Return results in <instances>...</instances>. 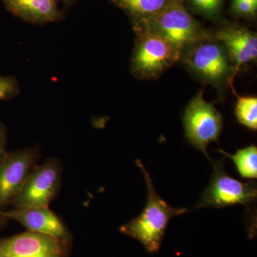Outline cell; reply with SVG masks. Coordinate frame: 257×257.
I'll return each mask as SVG.
<instances>
[{
  "instance_id": "obj_1",
  "label": "cell",
  "mask_w": 257,
  "mask_h": 257,
  "mask_svg": "<svg viewBox=\"0 0 257 257\" xmlns=\"http://www.w3.org/2000/svg\"><path fill=\"white\" fill-rule=\"evenodd\" d=\"M145 175L147 186L146 207L138 217L120 227V232L138 240L147 252H158L162 246L166 230L172 218L182 215L187 211L184 208H175L157 194L153 181L141 161L137 162Z\"/></svg>"
},
{
  "instance_id": "obj_2",
  "label": "cell",
  "mask_w": 257,
  "mask_h": 257,
  "mask_svg": "<svg viewBox=\"0 0 257 257\" xmlns=\"http://www.w3.org/2000/svg\"><path fill=\"white\" fill-rule=\"evenodd\" d=\"M179 62L198 80L220 90L236 74L227 52L212 32L184 50Z\"/></svg>"
},
{
  "instance_id": "obj_3",
  "label": "cell",
  "mask_w": 257,
  "mask_h": 257,
  "mask_svg": "<svg viewBox=\"0 0 257 257\" xmlns=\"http://www.w3.org/2000/svg\"><path fill=\"white\" fill-rule=\"evenodd\" d=\"M133 30H145L165 38L181 53L211 34L203 28L184 6V1L170 5L160 13L133 23Z\"/></svg>"
},
{
  "instance_id": "obj_4",
  "label": "cell",
  "mask_w": 257,
  "mask_h": 257,
  "mask_svg": "<svg viewBox=\"0 0 257 257\" xmlns=\"http://www.w3.org/2000/svg\"><path fill=\"white\" fill-rule=\"evenodd\" d=\"M136 34L131 58V72L142 80L160 78L167 69L180 60V50L165 38L145 30Z\"/></svg>"
},
{
  "instance_id": "obj_5",
  "label": "cell",
  "mask_w": 257,
  "mask_h": 257,
  "mask_svg": "<svg viewBox=\"0 0 257 257\" xmlns=\"http://www.w3.org/2000/svg\"><path fill=\"white\" fill-rule=\"evenodd\" d=\"M213 173L210 182L194 209L231 207L236 204L249 205L256 202V182L243 183L230 177L224 167V161H211Z\"/></svg>"
},
{
  "instance_id": "obj_6",
  "label": "cell",
  "mask_w": 257,
  "mask_h": 257,
  "mask_svg": "<svg viewBox=\"0 0 257 257\" xmlns=\"http://www.w3.org/2000/svg\"><path fill=\"white\" fill-rule=\"evenodd\" d=\"M202 89L189 103L183 116L186 139L192 146L200 150L209 161L207 146L218 142L223 127V118L213 103L203 97Z\"/></svg>"
},
{
  "instance_id": "obj_7",
  "label": "cell",
  "mask_w": 257,
  "mask_h": 257,
  "mask_svg": "<svg viewBox=\"0 0 257 257\" xmlns=\"http://www.w3.org/2000/svg\"><path fill=\"white\" fill-rule=\"evenodd\" d=\"M62 172L60 161L55 159L35 166L12 203L15 209L48 207L60 190Z\"/></svg>"
},
{
  "instance_id": "obj_8",
  "label": "cell",
  "mask_w": 257,
  "mask_h": 257,
  "mask_svg": "<svg viewBox=\"0 0 257 257\" xmlns=\"http://www.w3.org/2000/svg\"><path fill=\"white\" fill-rule=\"evenodd\" d=\"M72 243L28 230L0 239V257H69Z\"/></svg>"
},
{
  "instance_id": "obj_9",
  "label": "cell",
  "mask_w": 257,
  "mask_h": 257,
  "mask_svg": "<svg viewBox=\"0 0 257 257\" xmlns=\"http://www.w3.org/2000/svg\"><path fill=\"white\" fill-rule=\"evenodd\" d=\"M40 157L37 149L8 153L0 162V208L13 203Z\"/></svg>"
},
{
  "instance_id": "obj_10",
  "label": "cell",
  "mask_w": 257,
  "mask_h": 257,
  "mask_svg": "<svg viewBox=\"0 0 257 257\" xmlns=\"http://www.w3.org/2000/svg\"><path fill=\"white\" fill-rule=\"evenodd\" d=\"M222 44L234 66L235 72L256 62V32L234 23H224L213 33Z\"/></svg>"
},
{
  "instance_id": "obj_11",
  "label": "cell",
  "mask_w": 257,
  "mask_h": 257,
  "mask_svg": "<svg viewBox=\"0 0 257 257\" xmlns=\"http://www.w3.org/2000/svg\"><path fill=\"white\" fill-rule=\"evenodd\" d=\"M6 212L10 220L18 221L29 231L72 241V235L67 226L49 207L15 209Z\"/></svg>"
},
{
  "instance_id": "obj_12",
  "label": "cell",
  "mask_w": 257,
  "mask_h": 257,
  "mask_svg": "<svg viewBox=\"0 0 257 257\" xmlns=\"http://www.w3.org/2000/svg\"><path fill=\"white\" fill-rule=\"evenodd\" d=\"M12 14L24 21L42 25L55 23L64 18L56 0H3Z\"/></svg>"
},
{
  "instance_id": "obj_13",
  "label": "cell",
  "mask_w": 257,
  "mask_h": 257,
  "mask_svg": "<svg viewBox=\"0 0 257 257\" xmlns=\"http://www.w3.org/2000/svg\"><path fill=\"white\" fill-rule=\"evenodd\" d=\"M128 15L132 23L145 20L184 0H109Z\"/></svg>"
},
{
  "instance_id": "obj_14",
  "label": "cell",
  "mask_w": 257,
  "mask_h": 257,
  "mask_svg": "<svg viewBox=\"0 0 257 257\" xmlns=\"http://www.w3.org/2000/svg\"><path fill=\"white\" fill-rule=\"evenodd\" d=\"M219 152L232 160L241 177L257 178V147L255 145L241 149L234 155H229L221 150Z\"/></svg>"
},
{
  "instance_id": "obj_15",
  "label": "cell",
  "mask_w": 257,
  "mask_h": 257,
  "mask_svg": "<svg viewBox=\"0 0 257 257\" xmlns=\"http://www.w3.org/2000/svg\"><path fill=\"white\" fill-rule=\"evenodd\" d=\"M235 106V115L239 123L250 130H257V98L238 95Z\"/></svg>"
},
{
  "instance_id": "obj_16",
  "label": "cell",
  "mask_w": 257,
  "mask_h": 257,
  "mask_svg": "<svg viewBox=\"0 0 257 257\" xmlns=\"http://www.w3.org/2000/svg\"><path fill=\"white\" fill-rule=\"evenodd\" d=\"M192 13L211 21H220L224 0H186Z\"/></svg>"
},
{
  "instance_id": "obj_17",
  "label": "cell",
  "mask_w": 257,
  "mask_h": 257,
  "mask_svg": "<svg viewBox=\"0 0 257 257\" xmlns=\"http://www.w3.org/2000/svg\"><path fill=\"white\" fill-rule=\"evenodd\" d=\"M19 92L20 87L16 78L0 75V101L10 100Z\"/></svg>"
},
{
  "instance_id": "obj_18",
  "label": "cell",
  "mask_w": 257,
  "mask_h": 257,
  "mask_svg": "<svg viewBox=\"0 0 257 257\" xmlns=\"http://www.w3.org/2000/svg\"><path fill=\"white\" fill-rule=\"evenodd\" d=\"M7 140H8V130L3 123L0 122V162L8 155L6 151Z\"/></svg>"
},
{
  "instance_id": "obj_19",
  "label": "cell",
  "mask_w": 257,
  "mask_h": 257,
  "mask_svg": "<svg viewBox=\"0 0 257 257\" xmlns=\"http://www.w3.org/2000/svg\"><path fill=\"white\" fill-rule=\"evenodd\" d=\"M10 220L6 211H2L0 208V229H4Z\"/></svg>"
},
{
  "instance_id": "obj_20",
  "label": "cell",
  "mask_w": 257,
  "mask_h": 257,
  "mask_svg": "<svg viewBox=\"0 0 257 257\" xmlns=\"http://www.w3.org/2000/svg\"><path fill=\"white\" fill-rule=\"evenodd\" d=\"M60 1L62 2V3H63L64 5H67V6H70V5L75 3L76 0H60Z\"/></svg>"
},
{
  "instance_id": "obj_21",
  "label": "cell",
  "mask_w": 257,
  "mask_h": 257,
  "mask_svg": "<svg viewBox=\"0 0 257 257\" xmlns=\"http://www.w3.org/2000/svg\"><path fill=\"white\" fill-rule=\"evenodd\" d=\"M241 1L247 2V3H251L254 6H257V0H241Z\"/></svg>"
}]
</instances>
